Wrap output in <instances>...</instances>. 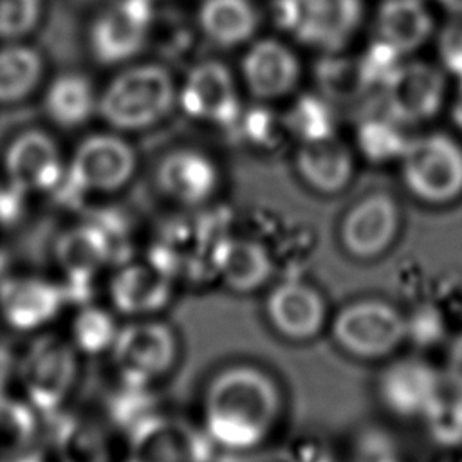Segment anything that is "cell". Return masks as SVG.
<instances>
[{"mask_svg": "<svg viewBox=\"0 0 462 462\" xmlns=\"http://www.w3.org/2000/svg\"><path fill=\"white\" fill-rule=\"evenodd\" d=\"M282 393L274 379L251 365H235L218 372L206 390V431L229 449L262 444L276 426Z\"/></svg>", "mask_w": 462, "mask_h": 462, "instance_id": "6da1fadb", "label": "cell"}, {"mask_svg": "<svg viewBox=\"0 0 462 462\" xmlns=\"http://www.w3.org/2000/svg\"><path fill=\"white\" fill-rule=\"evenodd\" d=\"M79 352L67 336L43 330L32 334L16 356L14 379L20 395L42 415H58L76 388Z\"/></svg>", "mask_w": 462, "mask_h": 462, "instance_id": "7a4b0ae2", "label": "cell"}, {"mask_svg": "<svg viewBox=\"0 0 462 462\" xmlns=\"http://www.w3.org/2000/svg\"><path fill=\"white\" fill-rule=\"evenodd\" d=\"M177 97L171 74L161 65L119 72L97 97V114L116 130H141L164 119Z\"/></svg>", "mask_w": 462, "mask_h": 462, "instance_id": "3957f363", "label": "cell"}, {"mask_svg": "<svg viewBox=\"0 0 462 462\" xmlns=\"http://www.w3.org/2000/svg\"><path fill=\"white\" fill-rule=\"evenodd\" d=\"M401 177L417 200L449 204L462 195V146L440 132L411 139L401 155Z\"/></svg>", "mask_w": 462, "mask_h": 462, "instance_id": "277c9868", "label": "cell"}, {"mask_svg": "<svg viewBox=\"0 0 462 462\" xmlns=\"http://www.w3.org/2000/svg\"><path fill=\"white\" fill-rule=\"evenodd\" d=\"M408 321L388 301L357 300L345 305L332 321L339 348L357 359H381L395 352L408 336Z\"/></svg>", "mask_w": 462, "mask_h": 462, "instance_id": "5b68a950", "label": "cell"}, {"mask_svg": "<svg viewBox=\"0 0 462 462\" xmlns=\"http://www.w3.org/2000/svg\"><path fill=\"white\" fill-rule=\"evenodd\" d=\"M276 25L300 42L325 52H337L356 32L361 0H274Z\"/></svg>", "mask_w": 462, "mask_h": 462, "instance_id": "8992f818", "label": "cell"}, {"mask_svg": "<svg viewBox=\"0 0 462 462\" xmlns=\"http://www.w3.org/2000/svg\"><path fill=\"white\" fill-rule=\"evenodd\" d=\"M137 168L134 148L116 134L85 137L67 162L63 186L78 193H114L125 188Z\"/></svg>", "mask_w": 462, "mask_h": 462, "instance_id": "52a82bcc", "label": "cell"}, {"mask_svg": "<svg viewBox=\"0 0 462 462\" xmlns=\"http://www.w3.org/2000/svg\"><path fill=\"white\" fill-rule=\"evenodd\" d=\"M2 166L5 184L23 199L60 189L67 175L60 144L42 128L20 132L7 144Z\"/></svg>", "mask_w": 462, "mask_h": 462, "instance_id": "ba28073f", "label": "cell"}, {"mask_svg": "<svg viewBox=\"0 0 462 462\" xmlns=\"http://www.w3.org/2000/svg\"><path fill=\"white\" fill-rule=\"evenodd\" d=\"M67 294L61 283L36 273H9L0 278V319L20 334H38L60 316Z\"/></svg>", "mask_w": 462, "mask_h": 462, "instance_id": "9c48e42d", "label": "cell"}, {"mask_svg": "<svg viewBox=\"0 0 462 462\" xmlns=\"http://www.w3.org/2000/svg\"><path fill=\"white\" fill-rule=\"evenodd\" d=\"M153 22L152 0H116L90 23L88 47L101 65H117L135 56L148 40Z\"/></svg>", "mask_w": 462, "mask_h": 462, "instance_id": "30bf717a", "label": "cell"}, {"mask_svg": "<svg viewBox=\"0 0 462 462\" xmlns=\"http://www.w3.org/2000/svg\"><path fill=\"white\" fill-rule=\"evenodd\" d=\"M119 374L132 383H148L164 375L177 361V336L161 321H137L117 330L112 345Z\"/></svg>", "mask_w": 462, "mask_h": 462, "instance_id": "8fae6325", "label": "cell"}, {"mask_svg": "<svg viewBox=\"0 0 462 462\" xmlns=\"http://www.w3.org/2000/svg\"><path fill=\"white\" fill-rule=\"evenodd\" d=\"M383 87L386 116L399 125H417L439 114L446 96V76L428 61H410L401 63Z\"/></svg>", "mask_w": 462, "mask_h": 462, "instance_id": "7c38bea8", "label": "cell"}, {"mask_svg": "<svg viewBox=\"0 0 462 462\" xmlns=\"http://www.w3.org/2000/svg\"><path fill=\"white\" fill-rule=\"evenodd\" d=\"M399 227L401 211L397 202L386 193H372L345 213L339 240L350 256L372 260L393 245Z\"/></svg>", "mask_w": 462, "mask_h": 462, "instance_id": "4fadbf2b", "label": "cell"}, {"mask_svg": "<svg viewBox=\"0 0 462 462\" xmlns=\"http://www.w3.org/2000/svg\"><path fill=\"white\" fill-rule=\"evenodd\" d=\"M177 97L188 116L220 126H235L242 114L235 79L229 69L215 60L197 63Z\"/></svg>", "mask_w": 462, "mask_h": 462, "instance_id": "5bb4252c", "label": "cell"}, {"mask_svg": "<svg viewBox=\"0 0 462 462\" xmlns=\"http://www.w3.org/2000/svg\"><path fill=\"white\" fill-rule=\"evenodd\" d=\"M265 316L280 336L307 341L321 332L327 305L316 287L300 280H285L269 291Z\"/></svg>", "mask_w": 462, "mask_h": 462, "instance_id": "9a60e30c", "label": "cell"}, {"mask_svg": "<svg viewBox=\"0 0 462 462\" xmlns=\"http://www.w3.org/2000/svg\"><path fill=\"white\" fill-rule=\"evenodd\" d=\"M384 404L406 417H424L442 393L440 375L417 359L399 361L388 366L379 383Z\"/></svg>", "mask_w": 462, "mask_h": 462, "instance_id": "2e32d148", "label": "cell"}, {"mask_svg": "<svg viewBox=\"0 0 462 462\" xmlns=\"http://www.w3.org/2000/svg\"><path fill=\"white\" fill-rule=\"evenodd\" d=\"M242 76L254 97L274 99L296 87L300 63L287 45L263 38L247 49L242 60Z\"/></svg>", "mask_w": 462, "mask_h": 462, "instance_id": "e0dca14e", "label": "cell"}, {"mask_svg": "<svg viewBox=\"0 0 462 462\" xmlns=\"http://www.w3.org/2000/svg\"><path fill=\"white\" fill-rule=\"evenodd\" d=\"M157 182L171 200L184 206H197L209 200L217 191L218 170L208 155L180 148L161 161Z\"/></svg>", "mask_w": 462, "mask_h": 462, "instance_id": "ac0fdd59", "label": "cell"}, {"mask_svg": "<svg viewBox=\"0 0 462 462\" xmlns=\"http://www.w3.org/2000/svg\"><path fill=\"white\" fill-rule=\"evenodd\" d=\"M54 263L65 278L63 287L87 283L110 258V240L99 226L78 224L54 240Z\"/></svg>", "mask_w": 462, "mask_h": 462, "instance_id": "d6986e66", "label": "cell"}, {"mask_svg": "<svg viewBox=\"0 0 462 462\" xmlns=\"http://www.w3.org/2000/svg\"><path fill=\"white\" fill-rule=\"evenodd\" d=\"M168 276L155 267L132 263L119 269L108 287L112 305L128 316H146L161 310L170 300Z\"/></svg>", "mask_w": 462, "mask_h": 462, "instance_id": "ffe728a7", "label": "cell"}, {"mask_svg": "<svg viewBox=\"0 0 462 462\" xmlns=\"http://www.w3.org/2000/svg\"><path fill=\"white\" fill-rule=\"evenodd\" d=\"M296 170L314 191L332 195L343 191L354 175L350 150L334 137L301 143L296 153Z\"/></svg>", "mask_w": 462, "mask_h": 462, "instance_id": "44dd1931", "label": "cell"}, {"mask_svg": "<svg viewBox=\"0 0 462 462\" xmlns=\"http://www.w3.org/2000/svg\"><path fill=\"white\" fill-rule=\"evenodd\" d=\"M375 27L379 40L406 54L428 42L433 32V16L422 0H383Z\"/></svg>", "mask_w": 462, "mask_h": 462, "instance_id": "7402d4cb", "label": "cell"}, {"mask_svg": "<svg viewBox=\"0 0 462 462\" xmlns=\"http://www.w3.org/2000/svg\"><path fill=\"white\" fill-rule=\"evenodd\" d=\"M45 116L60 128L83 126L97 112L92 81L79 72H63L51 79L43 94Z\"/></svg>", "mask_w": 462, "mask_h": 462, "instance_id": "603a6c76", "label": "cell"}, {"mask_svg": "<svg viewBox=\"0 0 462 462\" xmlns=\"http://www.w3.org/2000/svg\"><path fill=\"white\" fill-rule=\"evenodd\" d=\"M45 76L42 52L22 42L0 45V105H16L31 97Z\"/></svg>", "mask_w": 462, "mask_h": 462, "instance_id": "cb8c5ba5", "label": "cell"}, {"mask_svg": "<svg viewBox=\"0 0 462 462\" xmlns=\"http://www.w3.org/2000/svg\"><path fill=\"white\" fill-rule=\"evenodd\" d=\"M199 25L215 45L235 47L253 36L258 16L249 0H204L199 9Z\"/></svg>", "mask_w": 462, "mask_h": 462, "instance_id": "d4e9b609", "label": "cell"}, {"mask_svg": "<svg viewBox=\"0 0 462 462\" xmlns=\"http://www.w3.org/2000/svg\"><path fill=\"white\" fill-rule=\"evenodd\" d=\"M215 265L227 287L235 291H254L271 276V258L263 245L251 240H227L217 254Z\"/></svg>", "mask_w": 462, "mask_h": 462, "instance_id": "484cf974", "label": "cell"}, {"mask_svg": "<svg viewBox=\"0 0 462 462\" xmlns=\"http://www.w3.org/2000/svg\"><path fill=\"white\" fill-rule=\"evenodd\" d=\"M42 415L22 397L0 393V458L34 449Z\"/></svg>", "mask_w": 462, "mask_h": 462, "instance_id": "4316f807", "label": "cell"}, {"mask_svg": "<svg viewBox=\"0 0 462 462\" xmlns=\"http://www.w3.org/2000/svg\"><path fill=\"white\" fill-rule=\"evenodd\" d=\"M314 76L325 99L348 103L370 88L359 58L337 56L336 52H327V56L318 60Z\"/></svg>", "mask_w": 462, "mask_h": 462, "instance_id": "83f0119b", "label": "cell"}, {"mask_svg": "<svg viewBox=\"0 0 462 462\" xmlns=\"http://www.w3.org/2000/svg\"><path fill=\"white\" fill-rule=\"evenodd\" d=\"M283 123L301 143H312L334 137L336 116L325 97L301 94L285 114Z\"/></svg>", "mask_w": 462, "mask_h": 462, "instance_id": "f1b7e54d", "label": "cell"}, {"mask_svg": "<svg viewBox=\"0 0 462 462\" xmlns=\"http://www.w3.org/2000/svg\"><path fill=\"white\" fill-rule=\"evenodd\" d=\"M117 330L106 310L88 305L74 314L67 337L79 354H99L112 348Z\"/></svg>", "mask_w": 462, "mask_h": 462, "instance_id": "f546056e", "label": "cell"}, {"mask_svg": "<svg viewBox=\"0 0 462 462\" xmlns=\"http://www.w3.org/2000/svg\"><path fill=\"white\" fill-rule=\"evenodd\" d=\"M410 139L402 134L397 121L386 117H368L357 128V146L374 162L401 159Z\"/></svg>", "mask_w": 462, "mask_h": 462, "instance_id": "4dcf8cb0", "label": "cell"}, {"mask_svg": "<svg viewBox=\"0 0 462 462\" xmlns=\"http://www.w3.org/2000/svg\"><path fill=\"white\" fill-rule=\"evenodd\" d=\"M431 435L442 444H457L462 440V392L440 393L430 411L424 415Z\"/></svg>", "mask_w": 462, "mask_h": 462, "instance_id": "1f68e13d", "label": "cell"}, {"mask_svg": "<svg viewBox=\"0 0 462 462\" xmlns=\"http://www.w3.org/2000/svg\"><path fill=\"white\" fill-rule=\"evenodd\" d=\"M42 0H0V42H20L40 23Z\"/></svg>", "mask_w": 462, "mask_h": 462, "instance_id": "d6a6232c", "label": "cell"}, {"mask_svg": "<svg viewBox=\"0 0 462 462\" xmlns=\"http://www.w3.org/2000/svg\"><path fill=\"white\" fill-rule=\"evenodd\" d=\"M363 74L370 87L384 85L401 65V52L383 40H375L359 56Z\"/></svg>", "mask_w": 462, "mask_h": 462, "instance_id": "836d02e7", "label": "cell"}, {"mask_svg": "<svg viewBox=\"0 0 462 462\" xmlns=\"http://www.w3.org/2000/svg\"><path fill=\"white\" fill-rule=\"evenodd\" d=\"M437 52L442 69L462 78V22H449L440 29Z\"/></svg>", "mask_w": 462, "mask_h": 462, "instance_id": "e575fe53", "label": "cell"}, {"mask_svg": "<svg viewBox=\"0 0 462 462\" xmlns=\"http://www.w3.org/2000/svg\"><path fill=\"white\" fill-rule=\"evenodd\" d=\"M235 126H240L242 132L256 143H265L273 139L274 134V117L265 108H251L240 114Z\"/></svg>", "mask_w": 462, "mask_h": 462, "instance_id": "d590c367", "label": "cell"}, {"mask_svg": "<svg viewBox=\"0 0 462 462\" xmlns=\"http://www.w3.org/2000/svg\"><path fill=\"white\" fill-rule=\"evenodd\" d=\"M446 375L451 388L462 392V336H458L449 348Z\"/></svg>", "mask_w": 462, "mask_h": 462, "instance_id": "8d00e7d4", "label": "cell"}, {"mask_svg": "<svg viewBox=\"0 0 462 462\" xmlns=\"http://www.w3.org/2000/svg\"><path fill=\"white\" fill-rule=\"evenodd\" d=\"M16 372V356L0 343V393H4L9 386V383L14 379Z\"/></svg>", "mask_w": 462, "mask_h": 462, "instance_id": "74e56055", "label": "cell"}, {"mask_svg": "<svg viewBox=\"0 0 462 462\" xmlns=\"http://www.w3.org/2000/svg\"><path fill=\"white\" fill-rule=\"evenodd\" d=\"M0 462H58L56 457L47 449V451H40V449H31L27 453L11 457V458H0Z\"/></svg>", "mask_w": 462, "mask_h": 462, "instance_id": "f35d334b", "label": "cell"}, {"mask_svg": "<svg viewBox=\"0 0 462 462\" xmlns=\"http://www.w3.org/2000/svg\"><path fill=\"white\" fill-rule=\"evenodd\" d=\"M451 119L457 125V128L462 132V78H458V88H457V97L451 106Z\"/></svg>", "mask_w": 462, "mask_h": 462, "instance_id": "ab89813d", "label": "cell"}, {"mask_svg": "<svg viewBox=\"0 0 462 462\" xmlns=\"http://www.w3.org/2000/svg\"><path fill=\"white\" fill-rule=\"evenodd\" d=\"M448 13L462 18V0H437Z\"/></svg>", "mask_w": 462, "mask_h": 462, "instance_id": "60d3db41", "label": "cell"}, {"mask_svg": "<svg viewBox=\"0 0 462 462\" xmlns=\"http://www.w3.org/2000/svg\"><path fill=\"white\" fill-rule=\"evenodd\" d=\"M78 2H96V0H78Z\"/></svg>", "mask_w": 462, "mask_h": 462, "instance_id": "b9f144b4", "label": "cell"}]
</instances>
